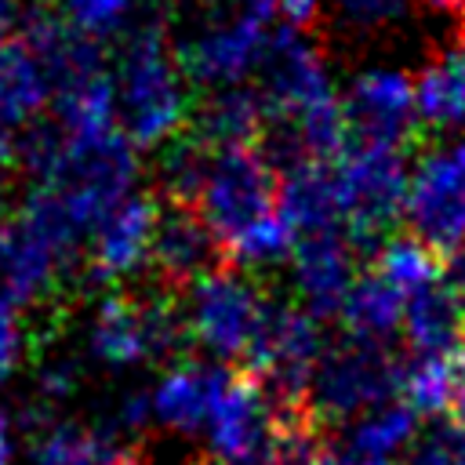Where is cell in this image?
Instances as JSON below:
<instances>
[{"label": "cell", "mask_w": 465, "mask_h": 465, "mask_svg": "<svg viewBox=\"0 0 465 465\" xmlns=\"http://www.w3.org/2000/svg\"><path fill=\"white\" fill-rule=\"evenodd\" d=\"M36 436L25 450V465H105L116 458V443L105 429L58 421L51 414H33Z\"/></svg>", "instance_id": "obj_21"}, {"label": "cell", "mask_w": 465, "mask_h": 465, "mask_svg": "<svg viewBox=\"0 0 465 465\" xmlns=\"http://www.w3.org/2000/svg\"><path fill=\"white\" fill-rule=\"evenodd\" d=\"M316 15H320V0H276L272 7V18H280L283 29H294V33H302Z\"/></svg>", "instance_id": "obj_34"}, {"label": "cell", "mask_w": 465, "mask_h": 465, "mask_svg": "<svg viewBox=\"0 0 465 465\" xmlns=\"http://www.w3.org/2000/svg\"><path fill=\"white\" fill-rule=\"evenodd\" d=\"M15 160H18V134L7 131V127H0V174H4Z\"/></svg>", "instance_id": "obj_38"}, {"label": "cell", "mask_w": 465, "mask_h": 465, "mask_svg": "<svg viewBox=\"0 0 465 465\" xmlns=\"http://www.w3.org/2000/svg\"><path fill=\"white\" fill-rule=\"evenodd\" d=\"M229 381L232 374L225 371V363H214V360H185L167 367L149 392L153 425L178 436H200Z\"/></svg>", "instance_id": "obj_13"}, {"label": "cell", "mask_w": 465, "mask_h": 465, "mask_svg": "<svg viewBox=\"0 0 465 465\" xmlns=\"http://www.w3.org/2000/svg\"><path fill=\"white\" fill-rule=\"evenodd\" d=\"M374 272L392 287L400 291L403 298H414L429 287L440 283L443 269L436 265V251H429L421 240L414 236H392L378 247V265Z\"/></svg>", "instance_id": "obj_24"}, {"label": "cell", "mask_w": 465, "mask_h": 465, "mask_svg": "<svg viewBox=\"0 0 465 465\" xmlns=\"http://www.w3.org/2000/svg\"><path fill=\"white\" fill-rule=\"evenodd\" d=\"M185 341L182 312L167 302L105 294L91 320V352L109 367H138L171 356Z\"/></svg>", "instance_id": "obj_9"}, {"label": "cell", "mask_w": 465, "mask_h": 465, "mask_svg": "<svg viewBox=\"0 0 465 465\" xmlns=\"http://www.w3.org/2000/svg\"><path fill=\"white\" fill-rule=\"evenodd\" d=\"M193 120V138H200L207 149H236V145H254L262 142L265 131V102L262 91L254 87H225L211 91L203 105H196Z\"/></svg>", "instance_id": "obj_17"}, {"label": "cell", "mask_w": 465, "mask_h": 465, "mask_svg": "<svg viewBox=\"0 0 465 465\" xmlns=\"http://www.w3.org/2000/svg\"><path fill=\"white\" fill-rule=\"evenodd\" d=\"M73 385H76V371L69 363H54V367L40 371V381H36V389L47 403H62L73 392Z\"/></svg>", "instance_id": "obj_33"}, {"label": "cell", "mask_w": 465, "mask_h": 465, "mask_svg": "<svg viewBox=\"0 0 465 465\" xmlns=\"http://www.w3.org/2000/svg\"><path fill=\"white\" fill-rule=\"evenodd\" d=\"M276 193L280 182L272 174L269 156L258 145L214 149L200 193L193 200V211L211 229L218 247H225L247 225L276 211Z\"/></svg>", "instance_id": "obj_4"}, {"label": "cell", "mask_w": 465, "mask_h": 465, "mask_svg": "<svg viewBox=\"0 0 465 465\" xmlns=\"http://www.w3.org/2000/svg\"><path fill=\"white\" fill-rule=\"evenodd\" d=\"M414 102L429 131H458L465 124V44L440 51L414 76Z\"/></svg>", "instance_id": "obj_20"}, {"label": "cell", "mask_w": 465, "mask_h": 465, "mask_svg": "<svg viewBox=\"0 0 465 465\" xmlns=\"http://www.w3.org/2000/svg\"><path fill=\"white\" fill-rule=\"evenodd\" d=\"M443 287L450 291V298L458 302V309L465 312V247L461 251H454L450 258H447V265H443Z\"/></svg>", "instance_id": "obj_36"}, {"label": "cell", "mask_w": 465, "mask_h": 465, "mask_svg": "<svg viewBox=\"0 0 465 465\" xmlns=\"http://www.w3.org/2000/svg\"><path fill=\"white\" fill-rule=\"evenodd\" d=\"M105 465H142V461H138V458H131V454H124V450H120V454H116V458H109V461H105Z\"/></svg>", "instance_id": "obj_42"}, {"label": "cell", "mask_w": 465, "mask_h": 465, "mask_svg": "<svg viewBox=\"0 0 465 465\" xmlns=\"http://www.w3.org/2000/svg\"><path fill=\"white\" fill-rule=\"evenodd\" d=\"M51 76L33 47L18 33L11 40H0V127H25L51 102Z\"/></svg>", "instance_id": "obj_18"}, {"label": "cell", "mask_w": 465, "mask_h": 465, "mask_svg": "<svg viewBox=\"0 0 465 465\" xmlns=\"http://www.w3.org/2000/svg\"><path fill=\"white\" fill-rule=\"evenodd\" d=\"M22 352H25V331H22L18 309L0 298V385L18 371Z\"/></svg>", "instance_id": "obj_32"}, {"label": "cell", "mask_w": 465, "mask_h": 465, "mask_svg": "<svg viewBox=\"0 0 465 465\" xmlns=\"http://www.w3.org/2000/svg\"><path fill=\"white\" fill-rule=\"evenodd\" d=\"M218 240L211 236V229L200 222V214L193 207H167L160 214V229L153 240V269L167 280V283H193L203 272L214 269V254H218Z\"/></svg>", "instance_id": "obj_15"}, {"label": "cell", "mask_w": 465, "mask_h": 465, "mask_svg": "<svg viewBox=\"0 0 465 465\" xmlns=\"http://www.w3.org/2000/svg\"><path fill=\"white\" fill-rule=\"evenodd\" d=\"M211 153L200 138L193 134H178L171 145H163V160H160V182L163 189L174 196L178 207H193L196 193H200V182L207 174V163H211Z\"/></svg>", "instance_id": "obj_27"}, {"label": "cell", "mask_w": 465, "mask_h": 465, "mask_svg": "<svg viewBox=\"0 0 465 465\" xmlns=\"http://www.w3.org/2000/svg\"><path fill=\"white\" fill-rule=\"evenodd\" d=\"M269 44H272L269 22L243 4V11L207 15L178 44V65L185 80L196 87H211V91L243 87V80L254 69H262Z\"/></svg>", "instance_id": "obj_6"}, {"label": "cell", "mask_w": 465, "mask_h": 465, "mask_svg": "<svg viewBox=\"0 0 465 465\" xmlns=\"http://www.w3.org/2000/svg\"><path fill=\"white\" fill-rule=\"evenodd\" d=\"M465 312L443 287V280L403 305V334L418 349V356H447L461 338Z\"/></svg>", "instance_id": "obj_23"}, {"label": "cell", "mask_w": 465, "mask_h": 465, "mask_svg": "<svg viewBox=\"0 0 465 465\" xmlns=\"http://www.w3.org/2000/svg\"><path fill=\"white\" fill-rule=\"evenodd\" d=\"M403 305H407V298L400 291H392L378 272H367L352 283L338 316L352 341L381 345L389 334H396L403 327Z\"/></svg>", "instance_id": "obj_22"}, {"label": "cell", "mask_w": 465, "mask_h": 465, "mask_svg": "<svg viewBox=\"0 0 465 465\" xmlns=\"http://www.w3.org/2000/svg\"><path fill=\"white\" fill-rule=\"evenodd\" d=\"M4 232H7V222L0 218V243H4Z\"/></svg>", "instance_id": "obj_43"}, {"label": "cell", "mask_w": 465, "mask_h": 465, "mask_svg": "<svg viewBox=\"0 0 465 465\" xmlns=\"http://www.w3.org/2000/svg\"><path fill=\"white\" fill-rule=\"evenodd\" d=\"M341 105H345L352 142H360V145L400 149L418 124L414 80L403 69H389V65L356 73Z\"/></svg>", "instance_id": "obj_11"}, {"label": "cell", "mask_w": 465, "mask_h": 465, "mask_svg": "<svg viewBox=\"0 0 465 465\" xmlns=\"http://www.w3.org/2000/svg\"><path fill=\"white\" fill-rule=\"evenodd\" d=\"M269 298L258 283L240 269H211L185 287L182 323L185 338H193L214 363L236 360L251 352L254 334L262 327Z\"/></svg>", "instance_id": "obj_3"}, {"label": "cell", "mask_w": 465, "mask_h": 465, "mask_svg": "<svg viewBox=\"0 0 465 465\" xmlns=\"http://www.w3.org/2000/svg\"><path fill=\"white\" fill-rule=\"evenodd\" d=\"M54 127L65 138H102L120 131V98H116V76L109 69L87 73L65 87L54 91Z\"/></svg>", "instance_id": "obj_19"}, {"label": "cell", "mask_w": 465, "mask_h": 465, "mask_svg": "<svg viewBox=\"0 0 465 465\" xmlns=\"http://www.w3.org/2000/svg\"><path fill=\"white\" fill-rule=\"evenodd\" d=\"M407 440H414V407L392 403V400L378 403L367 414H360L356 421H349V432H345L349 447H356L363 454H374V458L392 454Z\"/></svg>", "instance_id": "obj_26"}, {"label": "cell", "mask_w": 465, "mask_h": 465, "mask_svg": "<svg viewBox=\"0 0 465 465\" xmlns=\"http://www.w3.org/2000/svg\"><path fill=\"white\" fill-rule=\"evenodd\" d=\"M400 392V367L381 352V345L349 341L341 349H327L312 385H309V414L312 421H356L389 396Z\"/></svg>", "instance_id": "obj_10"}, {"label": "cell", "mask_w": 465, "mask_h": 465, "mask_svg": "<svg viewBox=\"0 0 465 465\" xmlns=\"http://www.w3.org/2000/svg\"><path fill=\"white\" fill-rule=\"evenodd\" d=\"M276 211L294 229V236H316V232H345L341 211H338V189H334V167L331 163H298L287 167L276 193Z\"/></svg>", "instance_id": "obj_16"}, {"label": "cell", "mask_w": 465, "mask_h": 465, "mask_svg": "<svg viewBox=\"0 0 465 465\" xmlns=\"http://www.w3.org/2000/svg\"><path fill=\"white\" fill-rule=\"evenodd\" d=\"M280 400L258 378H236L225 385L203 440L218 465H276L283 425L298 407H276Z\"/></svg>", "instance_id": "obj_8"}, {"label": "cell", "mask_w": 465, "mask_h": 465, "mask_svg": "<svg viewBox=\"0 0 465 465\" xmlns=\"http://www.w3.org/2000/svg\"><path fill=\"white\" fill-rule=\"evenodd\" d=\"M294 243H298L294 229L283 222L280 211H272V214L258 218L254 225H247L240 236H232V240L222 247V254L232 262V269L243 272V269H265V265L291 262Z\"/></svg>", "instance_id": "obj_25"}, {"label": "cell", "mask_w": 465, "mask_h": 465, "mask_svg": "<svg viewBox=\"0 0 465 465\" xmlns=\"http://www.w3.org/2000/svg\"><path fill=\"white\" fill-rule=\"evenodd\" d=\"M331 167H334L341 229L349 243L352 247L378 243L407 207L411 167L403 149L352 142L349 153Z\"/></svg>", "instance_id": "obj_2"}, {"label": "cell", "mask_w": 465, "mask_h": 465, "mask_svg": "<svg viewBox=\"0 0 465 465\" xmlns=\"http://www.w3.org/2000/svg\"><path fill=\"white\" fill-rule=\"evenodd\" d=\"M247 7L269 22V18H272V7H276V0H247Z\"/></svg>", "instance_id": "obj_40"}, {"label": "cell", "mask_w": 465, "mask_h": 465, "mask_svg": "<svg viewBox=\"0 0 465 465\" xmlns=\"http://www.w3.org/2000/svg\"><path fill=\"white\" fill-rule=\"evenodd\" d=\"M429 4L440 11H465V0H429Z\"/></svg>", "instance_id": "obj_41"}, {"label": "cell", "mask_w": 465, "mask_h": 465, "mask_svg": "<svg viewBox=\"0 0 465 465\" xmlns=\"http://www.w3.org/2000/svg\"><path fill=\"white\" fill-rule=\"evenodd\" d=\"M403 218L429 251L454 254L465 247V138L440 142L411 167Z\"/></svg>", "instance_id": "obj_7"}, {"label": "cell", "mask_w": 465, "mask_h": 465, "mask_svg": "<svg viewBox=\"0 0 465 465\" xmlns=\"http://www.w3.org/2000/svg\"><path fill=\"white\" fill-rule=\"evenodd\" d=\"M291 280L294 294L305 312L320 316H338L356 276L352 265V243L345 232H316L302 236L291 254Z\"/></svg>", "instance_id": "obj_14"}, {"label": "cell", "mask_w": 465, "mask_h": 465, "mask_svg": "<svg viewBox=\"0 0 465 465\" xmlns=\"http://www.w3.org/2000/svg\"><path fill=\"white\" fill-rule=\"evenodd\" d=\"M338 15L356 29H378L403 15L407 0H334Z\"/></svg>", "instance_id": "obj_31"}, {"label": "cell", "mask_w": 465, "mask_h": 465, "mask_svg": "<svg viewBox=\"0 0 465 465\" xmlns=\"http://www.w3.org/2000/svg\"><path fill=\"white\" fill-rule=\"evenodd\" d=\"M18 22H22V11L11 0H0V40H11L15 29H18Z\"/></svg>", "instance_id": "obj_39"}, {"label": "cell", "mask_w": 465, "mask_h": 465, "mask_svg": "<svg viewBox=\"0 0 465 465\" xmlns=\"http://www.w3.org/2000/svg\"><path fill=\"white\" fill-rule=\"evenodd\" d=\"M62 7H65V22L73 29L98 40V36L116 33L131 18L134 0H62Z\"/></svg>", "instance_id": "obj_30"}, {"label": "cell", "mask_w": 465, "mask_h": 465, "mask_svg": "<svg viewBox=\"0 0 465 465\" xmlns=\"http://www.w3.org/2000/svg\"><path fill=\"white\" fill-rule=\"evenodd\" d=\"M403 465H465V429L454 421L429 425L411 440Z\"/></svg>", "instance_id": "obj_29"}, {"label": "cell", "mask_w": 465, "mask_h": 465, "mask_svg": "<svg viewBox=\"0 0 465 465\" xmlns=\"http://www.w3.org/2000/svg\"><path fill=\"white\" fill-rule=\"evenodd\" d=\"M323 356H327V341H323L320 320L312 312H305L302 305L269 298L262 327L247 352V363L258 374V381L283 407H298L309 396V385H312Z\"/></svg>", "instance_id": "obj_5"}, {"label": "cell", "mask_w": 465, "mask_h": 465, "mask_svg": "<svg viewBox=\"0 0 465 465\" xmlns=\"http://www.w3.org/2000/svg\"><path fill=\"white\" fill-rule=\"evenodd\" d=\"M196 465H218V461H196Z\"/></svg>", "instance_id": "obj_44"}, {"label": "cell", "mask_w": 465, "mask_h": 465, "mask_svg": "<svg viewBox=\"0 0 465 465\" xmlns=\"http://www.w3.org/2000/svg\"><path fill=\"white\" fill-rule=\"evenodd\" d=\"M160 214L163 207L142 193H131L124 203H116L91 236L87 247L91 272L105 283H116L134 276L142 265H153V240L160 229Z\"/></svg>", "instance_id": "obj_12"}, {"label": "cell", "mask_w": 465, "mask_h": 465, "mask_svg": "<svg viewBox=\"0 0 465 465\" xmlns=\"http://www.w3.org/2000/svg\"><path fill=\"white\" fill-rule=\"evenodd\" d=\"M400 392L407 396V407L440 411L458 392V363L447 356H418L400 371Z\"/></svg>", "instance_id": "obj_28"}, {"label": "cell", "mask_w": 465, "mask_h": 465, "mask_svg": "<svg viewBox=\"0 0 465 465\" xmlns=\"http://www.w3.org/2000/svg\"><path fill=\"white\" fill-rule=\"evenodd\" d=\"M178 58L171 54L160 25H142L127 36L116 98H120V131L134 149L171 145L189 124V91Z\"/></svg>", "instance_id": "obj_1"}, {"label": "cell", "mask_w": 465, "mask_h": 465, "mask_svg": "<svg viewBox=\"0 0 465 465\" xmlns=\"http://www.w3.org/2000/svg\"><path fill=\"white\" fill-rule=\"evenodd\" d=\"M316 465H389V461L374 458V454H363V450H356L349 443H334V447H320Z\"/></svg>", "instance_id": "obj_35"}, {"label": "cell", "mask_w": 465, "mask_h": 465, "mask_svg": "<svg viewBox=\"0 0 465 465\" xmlns=\"http://www.w3.org/2000/svg\"><path fill=\"white\" fill-rule=\"evenodd\" d=\"M0 465H15V425L0 411Z\"/></svg>", "instance_id": "obj_37"}]
</instances>
